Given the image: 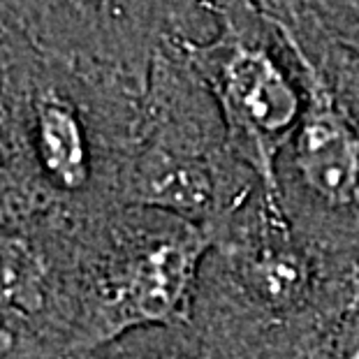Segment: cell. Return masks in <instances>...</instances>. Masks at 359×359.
<instances>
[{
	"label": "cell",
	"mask_w": 359,
	"mask_h": 359,
	"mask_svg": "<svg viewBox=\"0 0 359 359\" xmlns=\"http://www.w3.org/2000/svg\"><path fill=\"white\" fill-rule=\"evenodd\" d=\"M142 95L42 49L0 5V223L83 225L123 204Z\"/></svg>",
	"instance_id": "cell-1"
},
{
	"label": "cell",
	"mask_w": 359,
	"mask_h": 359,
	"mask_svg": "<svg viewBox=\"0 0 359 359\" xmlns=\"http://www.w3.org/2000/svg\"><path fill=\"white\" fill-rule=\"evenodd\" d=\"M359 302V257L320 248L255 193L211 232L186 323L218 359H320Z\"/></svg>",
	"instance_id": "cell-2"
},
{
	"label": "cell",
	"mask_w": 359,
	"mask_h": 359,
	"mask_svg": "<svg viewBox=\"0 0 359 359\" xmlns=\"http://www.w3.org/2000/svg\"><path fill=\"white\" fill-rule=\"evenodd\" d=\"M211 250L204 227L121 204L79 227L70 280V357L186 320Z\"/></svg>",
	"instance_id": "cell-3"
},
{
	"label": "cell",
	"mask_w": 359,
	"mask_h": 359,
	"mask_svg": "<svg viewBox=\"0 0 359 359\" xmlns=\"http://www.w3.org/2000/svg\"><path fill=\"white\" fill-rule=\"evenodd\" d=\"M262 183L234 156L209 90L177 44H165L142 95L123 204L174 213L218 230Z\"/></svg>",
	"instance_id": "cell-4"
},
{
	"label": "cell",
	"mask_w": 359,
	"mask_h": 359,
	"mask_svg": "<svg viewBox=\"0 0 359 359\" xmlns=\"http://www.w3.org/2000/svg\"><path fill=\"white\" fill-rule=\"evenodd\" d=\"M209 10L218 19L211 35L172 44L209 90L234 156L278 206L276 163L306 107L299 63L266 10L246 0H213Z\"/></svg>",
	"instance_id": "cell-5"
},
{
	"label": "cell",
	"mask_w": 359,
	"mask_h": 359,
	"mask_svg": "<svg viewBox=\"0 0 359 359\" xmlns=\"http://www.w3.org/2000/svg\"><path fill=\"white\" fill-rule=\"evenodd\" d=\"M33 42L147 90L165 44L200 40L190 26L206 0H0Z\"/></svg>",
	"instance_id": "cell-6"
},
{
	"label": "cell",
	"mask_w": 359,
	"mask_h": 359,
	"mask_svg": "<svg viewBox=\"0 0 359 359\" xmlns=\"http://www.w3.org/2000/svg\"><path fill=\"white\" fill-rule=\"evenodd\" d=\"M65 359H218V355L186 320H181L165 327L137 330L93 353Z\"/></svg>",
	"instance_id": "cell-7"
},
{
	"label": "cell",
	"mask_w": 359,
	"mask_h": 359,
	"mask_svg": "<svg viewBox=\"0 0 359 359\" xmlns=\"http://www.w3.org/2000/svg\"><path fill=\"white\" fill-rule=\"evenodd\" d=\"M323 14L330 21V40L359 63V0H325Z\"/></svg>",
	"instance_id": "cell-8"
},
{
	"label": "cell",
	"mask_w": 359,
	"mask_h": 359,
	"mask_svg": "<svg viewBox=\"0 0 359 359\" xmlns=\"http://www.w3.org/2000/svg\"><path fill=\"white\" fill-rule=\"evenodd\" d=\"M320 359H359V302L343 320Z\"/></svg>",
	"instance_id": "cell-9"
}]
</instances>
